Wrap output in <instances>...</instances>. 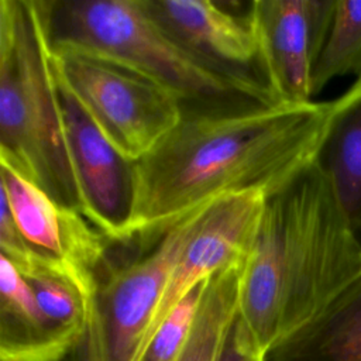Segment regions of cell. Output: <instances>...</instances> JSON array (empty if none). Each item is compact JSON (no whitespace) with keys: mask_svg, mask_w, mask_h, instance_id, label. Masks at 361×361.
I'll use <instances>...</instances> for the list:
<instances>
[{"mask_svg":"<svg viewBox=\"0 0 361 361\" xmlns=\"http://www.w3.org/2000/svg\"><path fill=\"white\" fill-rule=\"evenodd\" d=\"M0 162L83 216L52 68L45 0H0Z\"/></svg>","mask_w":361,"mask_h":361,"instance_id":"3","label":"cell"},{"mask_svg":"<svg viewBox=\"0 0 361 361\" xmlns=\"http://www.w3.org/2000/svg\"><path fill=\"white\" fill-rule=\"evenodd\" d=\"M56 83L83 216L111 244L120 243L133 204V164L104 138L73 94L58 79Z\"/></svg>","mask_w":361,"mask_h":361,"instance_id":"10","label":"cell"},{"mask_svg":"<svg viewBox=\"0 0 361 361\" xmlns=\"http://www.w3.org/2000/svg\"><path fill=\"white\" fill-rule=\"evenodd\" d=\"M204 207L169 228L142 257L104 272L92 316L100 361L137 360L172 269Z\"/></svg>","mask_w":361,"mask_h":361,"instance_id":"6","label":"cell"},{"mask_svg":"<svg viewBox=\"0 0 361 361\" xmlns=\"http://www.w3.org/2000/svg\"><path fill=\"white\" fill-rule=\"evenodd\" d=\"M354 83L330 102L185 110L179 124L133 164V204L120 244H154L169 228L220 197H267L319 159Z\"/></svg>","mask_w":361,"mask_h":361,"instance_id":"1","label":"cell"},{"mask_svg":"<svg viewBox=\"0 0 361 361\" xmlns=\"http://www.w3.org/2000/svg\"><path fill=\"white\" fill-rule=\"evenodd\" d=\"M353 99L336 117L319 157L353 223L361 220V78Z\"/></svg>","mask_w":361,"mask_h":361,"instance_id":"15","label":"cell"},{"mask_svg":"<svg viewBox=\"0 0 361 361\" xmlns=\"http://www.w3.org/2000/svg\"><path fill=\"white\" fill-rule=\"evenodd\" d=\"M343 75L361 78V0H336L331 27L312 76L313 96Z\"/></svg>","mask_w":361,"mask_h":361,"instance_id":"16","label":"cell"},{"mask_svg":"<svg viewBox=\"0 0 361 361\" xmlns=\"http://www.w3.org/2000/svg\"><path fill=\"white\" fill-rule=\"evenodd\" d=\"M336 0H255L261 76L276 102H312V76Z\"/></svg>","mask_w":361,"mask_h":361,"instance_id":"7","label":"cell"},{"mask_svg":"<svg viewBox=\"0 0 361 361\" xmlns=\"http://www.w3.org/2000/svg\"><path fill=\"white\" fill-rule=\"evenodd\" d=\"M73 348L51 327L28 282L0 255V361H63Z\"/></svg>","mask_w":361,"mask_h":361,"instance_id":"13","label":"cell"},{"mask_svg":"<svg viewBox=\"0 0 361 361\" xmlns=\"http://www.w3.org/2000/svg\"><path fill=\"white\" fill-rule=\"evenodd\" d=\"M245 259L220 269L204 282L190 334L175 361L217 360L227 331L240 313Z\"/></svg>","mask_w":361,"mask_h":361,"instance_id":"14","label":"cell"},{"mask_svg":"<svg viewBox=\"0 0 361 361\" xmlns=\"http://www.w3.org/2000/svg\"><path fill=\"white\" fill-rule=\"evenodd\" d=\"M360 275L361 244L317 159L265 202L244 262L240 319L265 354Z\"/></svg>","mask_w":361,"mask_h":361,"instance_id":"2","label":"cell"},{"mask_svg":"<svg viewBox=\"0 0 361 361\" xmlns=\"http://www.w3.org/2000/svg\"><path fill=\"white\" fill-rule=\"evenodd\" d=\"M204 282L196 286L175 306V309L147 341L135 361L176 360L190 334Z\"/></svg>","mask_w":361,"mask_h":361,"instance_id":"17","label":"cell"},{"mask_svg":"<svg viewBox=\"0 0 361 361\" xmlns=\"http://www.w3.org/2000/svg\"><path fill=\"white\" fill-rule=\"evenodd\" d=\"M264 361H361V275L269 347Z\"/></svg>","mask_w":361,"mask_h":361,"instance_id":"12","label":"cell"},{"mask_svg":"<svg viewBox=\"0 0 361 361\" xmlns=\"http://www.w3.org/2000/svg\"><path fill=\"white\" fill-rule=\"evenodd\" d=\"M216 361H264V354L252 343L240 313L230 326Z\"/></svg>","mask_w":361,"mask_h":361,"instance_id":"18","label":"cell"},{"mask_svg":"<svg viewBox=\"0 0 361 361\" xmlns=\"http://www.w3.org/2000/svg\"><path fill=\"white\" fill-rule=\"evenodd\" d=\"M144 4L169 34L209 63L264 83L251 3L240 13L209 0H144Z\"/></svg>","mask_w":361,"mask_h":361,"instance_id":"11","label":"cell"},{"mask_svg":"<svg viewBox=\"0 0 361 361\" xmlns=\"http://www.w3.org/2000/svg\"><path fill=\"white\" fill-rule=\"evenodd\" d=\"M1 197L24 238L37 250L69 267L97 292L110 240L79 212L56 203L42 189L1 162Z\"/></svg>","mask_w":361,"mask_h":361,"instance_id":"9","label":"cell"},{"mask_svg":"<svg viewBox=\"0 0 361 361\" xmlns=\"http://www.w3.org/2000/svg\"><path fill=\"white\" fill-rule=\"evenodd\" d=\"M354 231H355L357 238H358V241H360V244H361V220H360L358 224L354 227Z\"/></svg>","mask_w":361,"mask_h":361,"instance_id":"20","label":"cell"},{"mask_svg":"<svg viewBox=\"0 0 361 361\" xmlns=\"http://www.w3.org/2000/svg\"><path fill=\"white\" fill-rule=\"evenodd\" d=\"M51 48L56 79L128 162L149 154L182 120L180 99L147 73L90 49Z\"/></svg>","mask_w":361,"mask_h":361,"instance_id":"5","label":"cell"},{"mask_svg":"<svg viewBox=\"0 0 361 361\" xmlns=\"http://www.w3.org/2000/svg\"><path fill=\"white\" fill-rule=\"evenodd\" d=\"M267 199L261 192H245L220 197L204 207L172 269L141 350L188 293L220 269L248 257Z\"/></svg>","mask_w":361,"mask_h":361,"instance_id":"8","label":"cell"},{"mask_svg":"<svg viewBox=\"0 0 361 361\" xmlns=\"http://www.w3.org/2000/svg\"><path fill=\"white\" fill-rule=\"evenodd\" d=\"M63 361H100L92 322L87 333L83 336V338L78 343V345L69 353V355Z\"/></svg>","mask_w":361,"mask_h":361,"instance_id":"19","label":"cell"},{"mask_svg":"<svg viewBox=\"0 0 361 361\" xmlns=\"http://www.w3.org/2000/svg\"><path fill=\"white\" fill-rule=\"evenodd\" d=\"M52 47L90 49L171 89L185 110L214 111L276 102L252 79L224 72L169 34L144 0H45Z\"/></svg>","mask_w":361,"mask_h":361,"instance_id":"4","label":"cell"}]
</instances>
